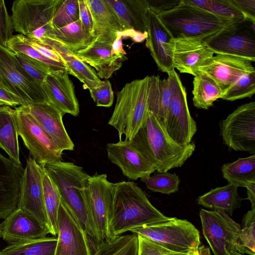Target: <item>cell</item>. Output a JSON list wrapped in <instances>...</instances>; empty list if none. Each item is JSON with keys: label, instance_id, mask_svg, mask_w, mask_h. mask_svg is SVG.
Returning a JSON list of instances; mask_svg holds the SVG:
<instances>
[{"label": "cell", "instance_id": "24", "mask_svg": "<svg viewBox=\"0 0 255 255\" xmlns=\"http://www.w3.org/2000/svg\"><path fill=\"white\" fill-rule=\"evenodd\" d=\"M214 54L202 40L190 37L174 38L173 63L174 69L180 73L195 76L198 68Z\"/></svg>", "mask_w": 255, "mask_h": 255}, {"label": "cell", "instance_id": "39", "mask_svg": "<svg viewBox=\"0 0 255 255\" xmlns=\"http://www.w3.org/2000/svg\"><path fill=\"white\" fill-rule=\"evenodd\" d=\"M146 188L152 192L170 194L177 192L179 189L180 180L175 174L169 172H158L140 178Z\"/></svg>", "mask_w": 255, "mask_h": 255}, {"label": "cell", "instance_id": "7", "mask_svg": "<svg viewBox=\"0 0 255 255\" xmlns=\"http://www.w3.org/2000/svg\"><path fill=\"white\" fill-rule=\"evenodd\" d=\"M130 232L175 252L191 253L201 251L199 232L186 220L169 217L163 222L137 228Z\"/></svg>", "mask_w": 255, "mask_h": 255}, {"label": "cell", "instance_id": "48", "mask_svg": "<svg viewBox=\"0 0 255 255\" xmlns=\"http://www.w3.org/2000/svg\"><path fill=\"white\" fill-rule=\"evenodd\" d=\"M79 9V20L83 29L92 35L93 33V20L89 8L85 0H78Z\"/></svg>", "mask_w": 255, "mask_h": 255}, {"label": "cell", "instance_id": "2", "mask_svg": "<svg viewBox=\"0 0 255 255\" xmlns=\"http://www.w3.org/2000/svg\"><path fill=\"white\" fill-rule=\"evenodd\" d=\"M169 218L152 205L144 192L134 182L121 181L114 184L110 224L112 238Z\"/></svg>", "mask_w": 255, "mask_h": 255}, {"label": "cell", "instance_id": "27", "mask_svg": "<svg viewBox=\"0 0 255 255\" xmlns=\"http://www.w3.org/2000/svg\"><path fill=\"white\" fill-rule=\"evenodd\" d=\"M43 44L54 50L60 56L68 74L79 80L85 89L89 90L94 88L101 81L93 68L60 43L50 37H46Z\"/></svg>", "mask_w": 255, "mask_h": 255}, {"label": "cell", "instance_id": "40", "mask_svg": "<svg viewBox=\"0 0 255 255\" xmlns=\"http://www.w3.org/2000/svg\"><path fill=\"white\" fill-rule=\"evenodd\" d=\"M255 93V69L242 75L222 95L221 99L234 101L251 97Z\"/></svg>", "mask_w": 255, "mask_h": 255}, {"label": "cell", "instance_id": "42", "mask_svg": "<svg viewBox=\"0 0 255 255\" xmlns=\"http://www.w3.org/2000/svg\"><path fill=\"white\" fill-rule=\"evenodd\" d=\"M79 19L78 0H62L52 19L54 29H58Z\"/></svg>", "mask_w": 255, "mask_h": 255}, {"label": "cell", "instance_id": "41", "mask_svg": "<svg viewBox=\"0 0 255 255\" xmlns=\"http://www.w3.org/2000/svg\"><path fill=\"white\" fill-rule=\"evenodd\" d=\"M239 239L238 253L255 255V206L244 215Z\"/></svg>", "mask_w": 255, "mask_h": 255}, {"label": "cell", "instance_id": "6", "mask_svg": "<svg viewBox=\"0 0 255 255\" xmlns=\"http://www.w3.org/2000/svg\"><path fill=\"white\" fill-rule=\"evenodd\" d=\"M62 0H16L11 6L13 30L43 44L54 28L52 19Z\"/></svg>", "mask_w": 255, "mask_h": 255}, {"label": "cell", "instance_id": "45", "mask_svg": "<svg viewBox=\"0 0 255 255\" xmlns=\"http://www.w3.org/2000/svg\"><path fill=\"white\" fill-rule=\"evenodd\" d=\"M138 240V255H197L203 251L181 253L169 250L155 242L141 235H137Z\"/></svg>", "mask_w": 255, "mask_h": 255}, {"label": "cell", "instance_id": "3", "mask_svg": "<svg viewBox=\"0 0 255 255\" xmlns=\"http://www.w3.org/2000/svg\"><path fill=\"white\" fill-rule=\"evenodd\" d=\"M131 140L158 172L181 167L196 147L193 142L184 145L176 143L158 120L148 111L144 123Z\"/></svg>", "mask_w": 255, "mask_h": 255}, {"label": "cell", "instance_id": "17", "mask_svg": "<svg viewBox=\"0 0 255 255\" xmlns=\"http://www.w3.org/2000/svg\"><path fill=\"white\" fill-rule=\"evenodd\" d=\"M109 159L118 166L128 178L136 180L156 171L153 164L136 147L131 139L107 144Z\"/></svg>", "mask_w": 255, "mask_h": 255}, {"label": "cell", "instance_id": "10", "mask_svg": "<svg viewBox=\"0 0 255 255\" xmlns=\"http://www.w3.org/2000/svg\"><path fill=\"white\" fill-rule=\"evenodd\" d=\"M168 75L172 97L164 128L176 143L186 145L197 131L196 123L189 112L186 90L179 76L175 70Z\"/></svg>", "mask_w": 255, "mask_h": 255}, {"label": "cell", "instance_id": "18", "mask_svg": "<svg viewBox=\"0 0 255 255\" xmlns=\"http://www.w3.org/2000/svg\"><path fill=\"white\" fill-rule=\"evenodd\" d=\"M146 46L158 69L169 74L175 70L173 63L174 38L158 16L149 9L146 12Z\"/></svg>", "mask_w": 255, "mask_h": 255}, {"label": "cell", "instance_id": "51", "mask_svg": "<svg viewBox=\"0 0 255 255\" xmlns=\"http://www.w3.org/2000/svg\"><path fill=\"white\" fill-rule=\"evenodd\" d=\"M27 42L32 47L36 50L40 54L47 58L63 63L60 56L53 49L35 40L30 39L26 37Z\"/></svg>", "mask_w": 255, "mask_h": 255}, {"label": "cell", "instance_id": "35", "mask_svg": "<svg viewBox=\"0 0 255 255\" xmlns=\"http://www.w3.org/2000/svg\"><path fill=\"white\" fill-rule=\"evenodd\" d=\"M138 240L134 234L114 237L101 242L91 255H138Z\"/></svg>", "mask_w": 255, "mask_h": 255}, {"label": "cell", "instance_id": "50", "mask_svg": "<svg viewBox=\"0 0 255 255\" xmlns=\"http://www.w3.org/2000/svg\"><path fill=\"white\" fill-rule=\"evenodd\" d=\"M244 17L255 22V0H230Z\"/></svg>", "mask_w": 255, "mask_h": 255}, {"label": "cell", "instance_id": "32", "mask_svg": "<svg viewBox=\"0 0 255 255\" xmlns=\"http://www.w3.org/2000/svg\"><path fill=\"white\" fill-rule=\"evenodd\" d=\"M223 177L229 183L247 187L255 184V154L239 158L231 163L223 164L221 168Z\"/></svg>", "mask_w": 255, "mask_h": 255}, {"label": "cell", "instance_id": "49", "mask_svg": "<svg viewBox=\"0 0 255 255\" xmlns=\"http://www.w3.org/2000/svg\"><path fill=\"white\" fill-rule=\"evenodd\" d=\"M182 0H146L148 8L157 15L172 10L181 3Z\"/></svg>", "mask_w": 255, "mask_h": 255}, {"label": "cell", "instance_id": "19", "mask_svg": "<svg viewBox=\"0 0 255 255\" xmlns=\"http://www.w3.org/2000/svg\"><path fill=\"white\" fill-rule=\"evenodd\" d=\"M254 69L253 62L248 59L218 54L205 62L198 71L213 79L223 94L242 75Z\"/></svg>", "mask_w": 255, "mask_h": 255}, {"label": "cell", "instance_id": "52", "mask_svg": "<svg viewBox=\"0 0 255 255\" xmlns=\"http://www.w3.org/2000/svg\"><path fill=\"white\" fill-rule=\"evenodd\" d=\"M0 101L12 108L25 105L23 100L0 84Z\"/></svg>", "mask_w": 255, "mask_h": 255}, {"label": "cell", "instance_id": "16", "mask_svg": "<svg viewBox=\"0 0 255 255\" xmlns=\"http://www.w3.org/2000/svg\"><path fill=\"white\" fill-rule=\"evenodd\" d=\"M57 242L54 255H91L87 236L61 200L57 217Z\"/></svg>", "mask_w": 255, "mask_h": 255}, {"label": "cell", "instance_id": "55", "mask_svg": "<svg viewBox=\"0 0 255 255\" xmlns=\"http://www.w3.org/2000/svg\"><path fill=\"white\" fill-rule=\"evenodd\" d=\"M230 255H244L240 254L237 252L234 251V252H232Z\"/></svg>", "mask_w": 255, "mask_h": 255}, {"label": "cell", "instance_id": "47", "mask_svg": "<svg viewBox=\"0 0 255 255\" xmlns=\"http://www.w3.org/2000/svg\"><path fill=\"white\" fill-rule=\"evenodd\" d=\"M13 30L5 1L0 0V45L6 48L7 42L12 37Z\"/></svg>", "mask_w": 255, "mask_h": 255}, {"label": "cell", "instance_id": "36", "mask_svg": "<svg viewBox=\"0 0 255 255\" xmlns=\"http://www.w3.org/2000/svg\"><path fill=\"white\" fill-rule=\"evenodd\" d=\"M42 169L44 201L50 234L57 236V217L61 196L56 186L43 167Z\"/></svg>", "mask_w": 255, "mask_h": 255}, {"label": "cell", "instance_id": "22", "mask_svg": "<svg viewBox=\"0 0 255 255\" xmlns=\"http://www.w3.org/2000/svg\"><path fill=\"white\" fill-rule=\"evenodd\" d=\"M0 226L1 237L10 245L43 238L50 234L45 226L19 209L4 219Z\"/></svg>", "mask_w": 255, "mask_h": 255}, {"label": "cell", "instance_id": "31", "mask_svg": "<svg viewBox=\"0 0 255 255\" xmlns=\"http://www.w3.org/2000/svg\"><path fill=\"white\" fill-rule=\"evenodd\" d=\"M47 37L57 41L74 53L85 48L95 39L93 35L83 29L79 19L63 27L53 29Z\"/></svg>", "mask_w": 255, "mask_h": 255}, {"label": "cell", "instance_id": "4", "mask_svg": "<svg viewBox=\"0 0 255 255\" xmlns=\"http://www.w3.org/2000/svg\"><path fill=\"white\" fill-rule=\"evenodd\" d=\"M158 16L174 38L190 37L202 40L237 21L219 17L188 0H182L172 10Z\"/></svg>", "mask_w": 255, "mask_h": 255}, {"label": "cell", "instance_id": "33", "mask_svg": "<svg viewBox=\"0 0 255 255\" xmlns=\"http://www.w3.org/2000/svg\"><path fill=\"white\" fill-rule=\"evenodd\" d=\"M193 85V102L197 108L208 109L222 96L223 92L217 84L204 72L198 71Z\"/></svg>", "mask_w": 255, "mask_h": 255}, {"label": "cell", "instance_id": "11", "mask_svg": "<svg viewBox=\"0 0 255 255\" xmlns=\"http://www.w3.org/2000/svg\"><path fill=\"white\" fill-rule=\"evenodd\" d=\"M202 232L214 255L238 252L240 225L223 210L200 211Z\"/></svg>", "mask_w": 255, "mask_h": 255}, {"label": "cell", "instance_id": "25", "mask_svg": "<svg viewBox=\"0 0 255 255\" xmlns=\"http://www.w3.org/2000/svg\"><path fill=\"white\" fill-rule=\"evenodd\" d=\"M93 20V35L98 40L113 43L119 33L127 30L107 0H85Z\"/></svg>", "mask_w": 255, "mask_h": 255}, {"label": "cell", "instance_id": "43", "mask_svg": "<svg viewBox=\"0 0 255 255\" xmlns=\"http://www.w3.org/2000/svg\"><path fill=\"white\" fill-rule=\"evenodd\" d=\"M12 53L23 69L41 85L48 74L52 71L49 66L37 60L20 53Z\"/></svg>", "mask_w": 255, "mask_h": 255}, {"label": "cell", "instance_id": "14", "mask_svg": "<svg viewBox=\"0 0 255 255\" xmlns=\"http://www.w3.org/2000/svg\"><path fill=\"white\" fill-rule=\"evenodd\" d=\"M113 183L107 179L106 174L90 176L86 188L88 206L102 241L112 238L110 224L113 204Z\"/></svg>", "mask_w": 255, "mask_h": 255}, {"label": "cell", "instance_id": "26", "mask_svg": "<svg viewBox=\"0 0 255 255\" xmlns=\"http://www.w3.org/2000/svg\"><path fill=\"white\" fill-rule=\"evenodd\" d=\"M113 43L95 39L87 47L75 53L96 70L100 79L107 80L122 67L124 61L120 57L113 54Z\"/></svg>", "mask_w": 255, "mask_h": 255}, {"label": "cell", "instance_id": "53", "mask_svg": "<svg viewBox=\"0 0 255 255\" xmlns=\"http://www.w3.org/2000/svg\"><path fill=\"white\" fill-rule=\"evenodd\" d=\"M112 52L113 54L121 58L123 61L127 59L126 52L123 49L122 35L119 33L112 44Z\"/></svg>", "mask_w": 255, "mask_h": 255}, {"label": "cell", "instance_id": "21", "mask_svg": "<svg viewBox=\"0 0 255 255\" xmlns=\"http://www.w3.org/2000/svg\"><path fill=\"white\" fill-rule=\"evenodd\" d=\"M27 110L58 146L64 150H73L74 144L63 122L64 115L49 101L25 105Z\"/></svg>", "mask_w": 255, "mask_h": 255}, {"label": "cell", "instance_id": "37", "mask_svg": "<svg viewBox=\"0 0 255 255\" xmlns=\"http://www.w3.org/2000/svg\"><path fill=\"white\" fill-rule=\"evenodd\" d=\"M6 48L13 53H20L49 66L52 71L66 70L63 63L46 58L27 42L26 37L20 34L14 35L7 42Z\"/></svg>", "mask_w": 255, "mask_h": 255}, {"label": "cell", "instance_id": "34", "mask_svg": "<svg viewBox=\"0 0 255 255\" xmlns=\"http://www.w3.org/2000/svg\"><path fill=\"white\" fill-rule=\"evenodd\" d=\"M57 236L10 244L0 251V255H54Z\"/></svg>", "mask_w": 255, "mask_h": 255}, {"label": "cell", "instance_id": "13", "mask_svg": "<svg viewBox=\"0 0 255 255\" xmlns=\"http://www.w3.org/2000/svg\"><path fill=\"white\" fill-rule=\"evenodd\" d=\"M225 144L235 151L255 153V102L238 107L220 123Z\"/></svg>", "mask_w": 255, "mask_h": 255}, {"label": "cell", "instance_id": "8", "mask_svg": "<svg viewBox=\"0 0 255 255\" xmlns=\"http://www.w3.org/2000/svg\"><path fill=\"white\" fill-rule=\"evenodd\" d=\"M18 135L35 162L43 167L62 161L63 151L31 115L25 105L14 108Z\"/></svg>", "mask_w": 255, "mask_h": 255}, {"label": "cell", "instance_id": "23", "mask_svg": "<svg viewBox=\"0 0 255 255\" xmlns=\"http://www.w3.org/2000/svg\"><path fill=\"white\" fill-rule=\"evenodd\" d=\"M24 169L0 153V219H5L17 208Z\"/></svg>", "mask_w": 255, "mask_h": 255}, {"label": "cell", "instance_id": "9", "mask_svg": "<svg viewBox=\"0 0 255 255\" xmlns=\"http://www.w3.org/2000/svg\"><path fill=\"white\" fill-rule=\"evenodd\" d=\"M255 22L248 18L233 22L203 40L214 54L255 61Z\"/></svg>", "mask_w": 255, "mask_h": 255}, {"label": "cell", "instance_id": "15", "mask_svg": "<svg viewBox=\"0 0 255 255\" xmlns=\"http://www.w3.org/2000/svg\"><path fill=\"white\" fill-rule=\"evenodd\" d=\"M42 171V166L29 156L21 179L17 209L30 214L50 231L44 201Z\"/></svg>", "mask_w": 255, "mask_h": 255}, {"label": "cell", "instance_id": "30", "mask_svg": "<svg viewBox=\"0 0 255 255\" xmlns=\"http://www.w3.org/2000/svg\"><path fill=\"white\" fill-rule=\"evenodd\" d=\"M14 109L8 105L0 106V147L9 158L17 164H21Z\"/></svg>", "mask_w": 255, "mask_h": 255}, {"label": "cell", "instance_id": "56", "mask_svg": "<svg viewBox=\"0 0 255 255\" xmlns=\"http://www.w3.org/2000/svg\"><path fill=\"white\" fill-rule=\"evenodd\" d=\"M6 105V104L5 103H4L3 102L1 101H0V105Z\"/></svg>", "mask_w": 255, "mask_h": 255}, {"label": "cell", "instance_id": "54", "mask_svg": "<svg viewBox=\"0 0 255 255\" xmlns=\"http://www.w3.org/2000/svg\"><path fill=\"white\" fill-rule=\"evenodd\" d=\"M247 189V199L251 203L252 206H255V184L246 187Z\"/></svg>", "mask_w": 255, "mask_h": 255}, {"label": "cell", "instance_id": "1", "mask_svg": "<svg viewBox=\"0 0 255 255\" xmlns=\"http://www.w3.org/2000/svg\"><path fill=\"white\" fill-rule=\"evenodd\" d=\"M56 186L61 201L66 205L86 233L90 249L94 250L101 240L91 216L86 197L90 175L72 162L62 161L42 167Z\"/></svg>", "mask_w": 255, "mask_h": 255}, {"label": "cell", "instance_id": "20", "mask_svg": "<svg viewBox=\"0 0 255 255\" xmlns=\"http://www.w3.org/2000/svg\"><path fill=\"white\" fill-rule=\"evenodd\" d=\"M49 102L63 113L78 116L79 105L66 70L51 71L41 84Z\"/></svg>", "mask_w": 255, "mask_h": 255}, {"label": "cell", "instance_id": "44", "mask_svg": "<svg viewBox=\"0 0 255 255\" xmlns=\"http://www.w3.org/2000/svg\"><path fill=\"white\" fill-rule=\"evenodd\" d=\"M132 19L136 31L147 33L146 12L148 8L146 0H124Z\"/></svg>", "mask_w": 255, "mask_h": 255}, {"label": "cell", "instance_id": "57", "mask_svg": "<svg viewBox=\"0 0 255 255\" xmlns=\"http://www.w3.org/2000/svg\"><path fill=\"white\" fill-rule=\"evenodd\" d=\"M1 237V226H0V237Z\"/></svg>", "mask_w": 255, "mask_h": 255}, {"label": "cell", "instance_id": "5", "mask_svg": "<svg viewBox=\"0 0 255 255\" xmlns=\"http://www.w3.org/2000/svg\"><path fill=\"white\" fill-rule=\"evenodd\" d=\"M149 76L127 83L118 92L108 124L118 132L120 140H130L144 123L147 112Z\"/></svg>", "mask_w": 255, "mask_h": 255}, {"label": "cell", "instance_id": "38", "mask_svg": "<svg viewBox=\"0 0 255 255\" xmlns=\"http://www.w3.org/2000/svg\"><path fill=\"white\" fill-rule=\"evenodd\" d=\"M191 3L219 17L237 21L245 17L230 0H188Z\"/></svg>", "mask_w": 255, "mask_h": 255}, {"label": "cell", "instance_id": "12", "mask_svg": "<svg viewBox=\"0 0 255 255\" xmlns=\"http://www.w3.org/2000/svg\"><path fill=\"white\" fill-rule=\"evenodd\" d=\"M0 84L20 98L25 105L48 101L41 85L23 69L11 51L1 45Z\"/></svg>", "mask_w": 255, "mask_h": 255}, {"label": "cell", "instance_id": "46", "mask_svg": "<svg viewBox=\"0 0 255 255\" xmlns=\"http://www.w3.org/2000/svg\"><path fill=\"white\" fill-rule=\"evenodd\" d=\"M89 91L97 106L109 108L112 106L114 95L111 84L108 80L101 81L96 87Z\"/></svg>", "mask_w": 255, "mask_h": 255}, {"label": "cell", "instance_id": "28", "mask_svg": "<svg viewBox=\"0 0 255 255\" xmlns=\"http://www.w3.org/2000/svg\"><path fill=\"white\" fill-rule=\"evenodd\" d=\"M171 90L168 78L161 79L158 76L149 77L147 111L152 114L164 127L171 100Z\"/></svg>", "mask_w": 255, "mask_h": 255}, {"label": "cell", "instance_id": "58", "mask_svg": "<svg viewBox=\"0 0 255 255\" xmlns=\"http://www.w3.org/2000/svg\"><path fill=\"white\" fill-rule=\"evenodd\" d=\"M197 255H203L202 252L198 253Z\"/></svg>", "mask_w": 255, "mask_h": 255}, {"label": "cell", "instance_id": "29", "mask_svg": "<svg viewBox=\"0 0 255 255\" xmlns=\"http://www.w3.org/2000/svg\"><path fill=\"white\" fill-rule=\"evenodd\" d=\"M239 186L234 184L218 187L198 197L199 204L213 210L220 209L228 215H232L234 211L241 207L244 200L238 192Z\"/></svg>", "mask_w": 255, "mask_h": 255}]
</instances>
